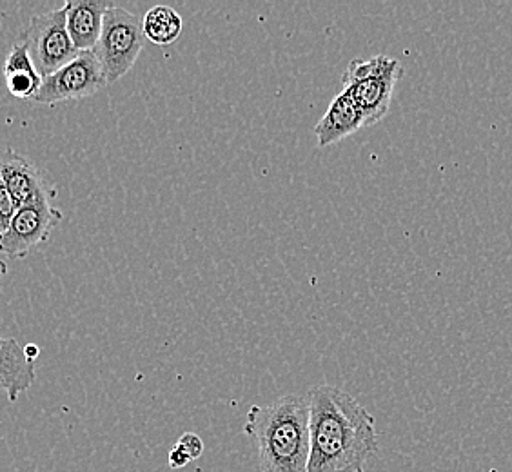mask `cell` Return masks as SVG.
<instances>
[{
	"label": "cell",
	"mask_w": 512,
	"mask_h": 472,
	"mask_svg": "<svg viewBox=\"0 0 512 472\" xmlns=\"http://www.w3.org/2000/svg\"><path fill=\"white\" fill-rule=\"evenodd\" d=\"M311 453L307 472H365L378 451L375 416L335 385L306 394Z\"/></svg>",
	"instance_id": "1"
},
{
	"label": "cell",
	"mask_w": 512,
	"mask_h": 472,
	"mask_svg": "<svg viewBox=\"0 0 512 472\" xmlns=\"http://www.w3.org/2000/svg\"><path fill=\"white\" fill-rule=\"evenodd\" d=\"M244 433L255 442L260 472H307L309 404L306 396L286 394L267 405H253Z\"/></svg>",
	"instance_id": "2"
},
{
	"label": "cell",
	"mask_w": 512,
	"mask_h": 472,
	"mask_svg": "<svg viewBox=\"0 0 512 472\" xmlns=\"http://www.w3.org/2000/svg\"><path fill=\"white\" fill-rule=\"evenodd\" d=\"M400 75L402 66L393 57L376 55L373 59L351 60L344 75V89L362 111L365 126H373L387 115Z\"/></svg>",
	"instance_id": "3"
},
{
	"label": "cell",
	"mask_w": 512,
	"mask_h": 472,
	"mask_svg": "<svg viewBox=\"0 0 512 472\" xmlns=\"http://www.w3.org/2000/svg\"><path fill=\"white\" fill-rule=\"evenodd\" d=\"M142 20L120 6H111L104 15L99 42L93 48L108 84L126 77L144 48Z\"/></svg>",
	"instance_id": "4"
},
{
	"label": "cell",
	"mask_w": 512,
	"mask_h": 472,
	"mask_svg": "<svg viewBox=\"0 0 512 472\" xmlns=\"http://www.w3.org/2000/svg\"><path fill=\"white\" fill-rule=\"evenodd\" d=\"M19 42L28 48L42 79L64 68L80 53L69 37L64 6L31 17L26 30L20 33Z\"/></svg>",
	"instance_id": "5"
},
{
	"label": "cell",
	"mask_w": 512,
	"mask_h": 472,
	"mask_svg": "<svg viewBox=\"0 0 512 472\" xmlns=\"http://www.w3.org/2000/svg\"><path fill=\"white\" fill-rule=\"evenodd\" d=\"M108 82L99 59L93 51H80L75 59L59 71L42 79L37 97V104H57L68 100L88 99L99 93Z\"/></svg>",
	"instance_id": "6"
},
{
	"label": "cell",
	"mask_w": 512,
	"mask_h": 472,
	"mask_svg": "<svg viewBox=\"0 0 512 472\" xmlns=\"http://www.w3.org/2000/svg\"><path fill=\"white\" fill-rule=\"evenodd\" d=\"M62 218V211L51 204V198L20 207L8 231L0 235V253L8 258H26L50 238Z\"/></svg>",
	"instance_id": "7"
},
{
	"label": "cell",
	"mask_w": 512,
	"mask_h": 472,
	"mask_svg": "<svg viewBox=\"0 0 512 472\" xmlns=\"http://www.w3.org/2000/svg\"><path fill=\"white\" fill-rule=\"evenodd\" d=\"M6 275L8 264L0 260V286ZM39 353L37 345H20L15 338H0V385L10 402H17L20 394L30 391L35 384V360Z\"/></svg>",
	"instance_id": "8"
},
{
	"label": "cell",
	"mask_w": 512,
	"mask_h": 472,
	"mask_svg": "<svg viewBox=\"0 0 512 472\" xmlns=\"http://www.w3.org/2000/svg\"><path fill=\"white\" fill-rule=\"evenodd\" d=\"M0 177L8 187L17 209L44 198L55 197V191L48 186L44 173H40L28 158L11 148L0 151Z\"/></svg>",
	"instance_id": "9"
},
{
	"label": "cell",
	"mask_w": 512,
	"mask_h": 472,
	"mask_svg": "<svg viewBox=\"0 0 512 472\" xmlns=\"http://www.w3.org/2000/svg\"><path fill=\"white\" fill-rule=\"evenodd\" d=\"M365 128L364 115L356 106L355 100L344 89L338 93L329 108L315 126L316 142L320 148L335 146L340 140L355 135L356 131Z\"/></svg>",
	"instance_id": "10"
},
{
	"label": "cell",
	"mask_w": 512,
	"mask_h": 472,
	"mask_svg": "<svg viewBox=\"0 0 512 472\" xmlns=\"http://www.w3.org/2000/svg\"><path fill=\"white\" fill-rule=\"evenodd\" d=\"M113 6L106 0H68L66 26L69 37L79 51H93L102 33L104 15Z\"/></svg>",
	"instance_id": "11"
},
{
	"label": "cell",
	"mask_w": 512,
	"mask_h": 472,
	"mask_svg": "<svg viewBox=\"0 0 512 472\" xmlns=\"http://www.w3.org/2000/svg\"><path fill=\"white\" fill-rule=\"evenodd\" d=\"M184 20L171 6H155L144 15L142 31L144 37L157 46H169L180 37Z\"/></svg>",
	"instance_id": "12"
},
{
	"label": "cell",
	"mask_w": 512,
	"mask_h": 472,
	"mask_svg": "<svg viewBox=\"0 0 512 472\" xmlns=\"http://www.w3.org/2000/svg\"><path fill=\"white\" fill-rule=\"evenodd\" d=\"M204 453V442L195 433L182 434L169 453V467L182 469L191 462L198 460Z\"/></svg>",
	"instance_id": "13"
},
{
	"label": "cell",
	"mask_w": 512,
	"mask_h": 472,
	"mask_svg": "<svg viewBox=\"0 0 512 472\" xmlns=\"http://www.w3.org/2000/svg\"><path fill=\"white\" fill-rule=\"evenodd\" d=\"M15 213H17L15 202L11 198L8 187L4 184V180L0 177V235H4L8 231Z\"/></svg>",
	"instance_id": "14"
}]
</instances>
